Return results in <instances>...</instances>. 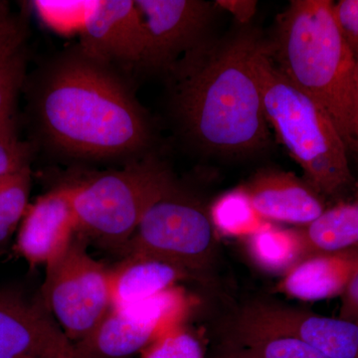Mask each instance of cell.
I'll list each match as a JSON object with an SVG mask.
<instances>
[{"instance_id":"18","label":"cell","mask_w":358,"mask_h":358,"mask_svg":"<svg viewBox=\"0 0 358 358\" xmlns=\"http://www.w3.org/2000/svg\"><path fill=\"white\" fill-rule=\"evenodd\" d=\"M245 241L257 265L271 273L284 275L307 257L300 229H287L268 222Z\"/></svg>"},{"instance_id":"21","label":"cell","mask_w":358,"mask_h":358,"mask_svg":"<svg viewBox=\"0 0 358 358\" xmlns=\"http://www.w3.org/2000/svg\"><path fill=\"white\" fill-rule=\"evenodd\" d=\"M23 44L0 54V131L13 120L16 99L24 81L26 59Z\"/></svg>"},{"instance_id":"28","label":"cell","mask_w":358,"mask_h":358,"mask_svg":"<svg viewBox=\"0 0 358 358\" xmlns=\"http://www.w3.org/2000/svg\"><path fill=\"white\" fill-rule=\"evenodd\" d=\"M257 1L254 0H218L215 6L232 14L240 23H247L253 18L257 11Z\"/></svg>"},{"instance_id":"1","label":"cell","mask_w":358,"mask_h":358,"mask_svg":"<svg viewBox=\"0 0 358 358\" xmlns=\"http://www.w3.org/2000/svg\"><path fill=\"white\" fill-rule=\"evenodd\" d=\"M34 112L52 147L78 159L138 154L152 138L147 115L119 75L81 48L47 70Z\"/></svg>"},{"instance_id":"27","label":"cell","mask_w":358,"mask_h":358,"mask_svg":"<svg viewBox=\"0 0 358 358\" xmlns=\"http://www.w3.org/2000/svg\"><path fill=\"white\" fill-rule=\"evenodd\" d=\"M341 319L358 322V271L341 294Z\"/></svg>"},{"instance_id":"17","label":"cell","mask_w":358,"mask_h":358,"mask_svg":"<svg viewBox=\"0 0 358 358\" xmlns=\"http://www.w3.org/2000/svg\"><path fill=\"white\" fill-rule=\"evenodd\" d=\"M300 231L307 257L357 247L358 203H341L326 209Z\"/></svg>"},{"instance_id":"10","label":"cell","mask_w":358,"mask_h":358,"mask_svg":"<svg viewBox=\"0 0 358 358\" xmlns=\"http://www.w3.org/2000/svg\"><path fill=\"white\" fill-rule=\"evenodd\" d=\"M81 34L80 48L108 67L145 66L147 31L143 16L131 0L89 1Z\"/></svg>"},{"instance_id":"12","label":"cell","mask_w":358,"mask_h":358,"mask_svg":"<svg viewBox=\"0 0 358 358\" xmlns=\"http://www.w3.org/2000/svg\"><path fill=\"white\" fill-rule=\"evenodd\" d=\"M79 234L67 185L29 204L18 228L16 249L30 266L49 267Z\"/></svg>"},{"instance_id":"13","label":"cell","mask_w":358,"mask_h":358,"mask_svg":"<svg viewBox=\"0 0 358 358\" xmlns=\"http://www.w3.org/2000/svg\"><path fill=\"white\" fill-rule=\"evenodd\" d=\"M254 208L267 221L306 226L326 210L322 196L294 174L268 169L244 187Z\"/></svg>"},{"instance_id":"30","label":"cell","mask_w":358,"mask_h":358,"mask_svg":"<svg viewBox=\"0 0 358 358\" xmlns=\"http://www.w3.org/2000/svg\"><path fill=\"white\" fill-rule=\"evenodd\" d=\"M357 192H358V186H357Z\"/></svg>"},{"instance_id":"15","label":"cell","mask_w":358,"mask_h":358,"mask_svg":"<svg viewBox=\"0 0 358 358\" xmlns=\"http://www.w3.org/2000/svg\"><path fill=\"white\" fill-rule=\"evenodd\" d=\"M162 334L159 327L129 308H110L86 336L73 343V358H129Z\"/></svg>"},{"instance_id":"11","label":"cell","mask_w":358,"mask_h":358,"mask_svg":"<svg viewBox=\"0 0 358 358\" xmlns=\"http://www.w3.org/2000/svg\"><path fill=\"white\" fill-rule=\"evenodd\" d=\"M0 358H73V343L41 298L0 293Z\"/></svg>"},{"instance_id":"24","label":"cell","mask_w":358,"mask_h":358,"mask_svg":"<svg viewBox=\"0 0 358 358\" xmlns=\"http://www.w3.org/2000/svg\"><path fill=\"white\" fill-rule=\"evenodd\" d=\"M31 148L18 138L14 120L0 131V178L30 166Z\"/></svg>"},{"instance_id":"26","label":"cell","mask_w":358,"mask_h":358,"mask_svg":"<svg viewBox=\"0 0 358 358\" xmlns=\"http://www.w3.org/2000/svg\"><path fill=\"white\" fill-rule=\"evenodd\" d=\"M24 27L9 10L6 2L0 1V54L2 52L24 43Z\"/></svg>"},{"instance_id":"9","label":"cell","mask_w":358,"mask_h":358,"mask_svg":"<svg viewBox=\"0 0 358 358\" xmlns=\"http://www.w3.org/2000/svg\"><path fill=\"white\" fill-rule=\"evenodd\" d=\"M148 37L143 67L171 71L178 58L206 42L215 3L201 0H136Z\"/></svg>"},{"instance_id":"5","label":"cell","mask_w":358,"mask_h":358,"mask_svg":"<svg viewBox=\"0 0 358 358\" xmlns=\"http://www.w3.org/2000/svg\"><path fill=\"white\" fill-rule=\"evenodd\" d=\"M67 187L79 233L119 249L147 212L178 189L171 171L152 157Z\"/></svg>"},{"instance_id":"22","label":"cell","mask_w":358,"mask_h":358,"mask_svg":"<svg viewBox=\"0 0 358 358\" xmlns=\"http://www.w3.org/2000/svg\"><path fill=\"white\" fill-rule=\"evenodd\" d=\"M141 358H204L199 338L180 326L174 327L155 338L140 353Z\"/></svg>"},{"instance_id":"20","label":"cell","mask_w":358,"mask_h":358,"mask_svg":"<svg viewBox=\"0 0 358 358\" xmlns=\"http://www.w3.org/2000/svg\"><path fill=\"white\" fill-rule=\"evenodd\" d=\"M30 166L0 178V246L20 228L29 206Z\"/></svg>"},{"instance_id":"19","label":"cell","mask_w":358,"mask_h":358,"mask_svg":"<svg viewBox=\"0 0 358 358\" xmlns=\"http://www.w3.org/2000/svg\"><path fill=\"white\" fill-rule=\"evenodd\" d=\"M209 216L214 229L221 234L244 239L255 234L268 223L254 208L244 187L219 197L212 205Z\"/></svg>"},{"instance_id":"4","label":"cell","mask_w":358,"mask_h":358,"mask_svg":"<svg viewBox=\"0 0 358 358\" xmlns=\"http://www.w3.org/2000/svg\"><path fill=\"white\" fill-rule=\"evenodd\" d=\"M264 112L289 154L320 195L336 196L352 185L348 145L329 115L284 76L268 47L252 54Z\"/></svg>"},{"instance_id":"14","label":"cell","mask_w":358,"mask_h":358,"mask_svg":"<svg viewBox=\"0 0 358 358\" xmlns=\"http://www.w3.org/2000/svg\"><path fill=\"white\" fill-rule=\"evenodd\" d=\"M358 271V246L306 257L287 271L278 289L305 301L341 296Z\"/></svg>"},{"instance_id":"7","label":"cell","mask_w":358,"mask_h":358,"mask_svg":"<svg viewBox=\"0 0 358 358\" xmlns=\"http://www.w3.org/2000/svg\"><path fill=\"white\" fill-rule=\"evenodd\" d=\"M213 247L210 216L176 189L147 212L119 250L124 257H152L189 273L206 267Z\"/></svg>"},{"instance_id":"6","label":"cell","mask_w":358,"mask_h":358,"mask_svg":"<svg viewBox=\"0 0 358 358\" xmlns=\"http://www.w3.org/2000/svg\"><path fill=\"white\" fill-rule=\"evenodd\" d=\"M78 236L46 268L40 296L73 343L86 336L113 307L110 268L90 255Z\"/></svg>"},{"instance_id":"2","label":"cell","mask_w":358,"mask_h":358,"mask_svg":"<svg viewBox=\"0 0 358 358\" xmlns=\"http://www.w3.org/2000/svg\"><path fill=\"white\" fill-rule=\"evenodd\" d=\"M257 43L250 34L206 41L171 69L176 115L205 152L247 155L268 143L267 117L252 67Z\"/></svg>"},{"instance_id":"31","label":"cell","mask_w":358,"mask_h":358,"mask_svg":"<svg viewBox=\"0 0 358 358\" xmlns=\"http://www.w3.org/2000/svg\"><path fill=\"white\" fill-rule=\"evenodd\" d=\"M234 358H239V357H234Z\"/></svg>"},{"instance_id":"3","label":"cell","mask_w":358,"mask_h":358,"mask_svg":"<svg viewBox=\"0 0 358 358\" xmlns=\"http://www.w3.org/2000/svg\"><path fill=\"white\" fill-rule=\"evenodd\" d=\"M331 0H294L280 20L277 67L324 108L348 148L353 141V80L357 59L339 31Z\"/></svg>"},{"instance_id":"16","label":"cell","mask_w":358,"mask_h":358,"mask_svg":"<svg viewBox=\"0 0 358 358\" xmlns=\"http://www.w3.org/2000/svg\"><path fill=\"white\" fill-rule=\"evenodd\" d=\"M189 273L174 264L143 255L124 256L110 268L113 308L131 307L173 288Z\"/></svg>"},{"instance_id":"23","label":"cell","mask_w":358,"mask_h":358,"mask_svg":"<svg viewBox=\"0 0 358 358\" xmlns=\"http://www.w3.org/2000/svg\"><path fill=\"white\" fill-rule=\"evenodd\" d=\"M239 358H329L299 339L263 338L241 341Z\"/></svg>"},{"instance_id":"25","label":"cell","mask_w":358,"mask_h":358,"mask_svg":"<svg viewBox=\"0 0 358 358\" xmlns=\"http://www.w3.org/2000/svg\"><path fill=\"white\" fill-rule=\"evenodd\" d=\"M334 20L339 31L358 58V0H341L333 6Z\"/></svg>"},{"instance_id":"29","label":"cell","mask_w":358,"mask_h":358,"mask_svg":"<svg viewBox=\"0 0 358 358\" xmlns=\"http://www.w3.org/2000/svg\"><path fill=\"white\" fill-rule=\"evenodd\" d=\"M353 141L355 147H358V58L355 64V80H353Z\"/></svg>"},{"instance_id":"8","label":"cell","mask_w":358,"mask_h":358,"mask_svg":"<svg viewBox=\"0 0 358 358\" xmlns=\"http://www.w3.org/2000/svg\"><path fill=\"white\" fill-rule=\"evenodd\" d=\"M237 343L263 338H291L329 358H358V322L327 317L272 303L244 308L235 322Z\"/></svg>"}]
</instances>
